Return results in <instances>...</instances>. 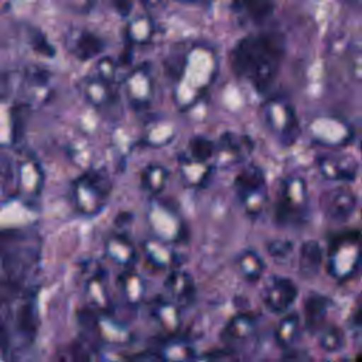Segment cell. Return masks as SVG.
<instances>
[{"label":"cell","instance_id":"6da1fadb","mask_svg":"<svg viewBox=\"0 0 362 362\" xmlns=\"http://www.w3.org/2000/svg\"><path fill=\"white\" fill-rule=\"evenodd\" d=\"M284 54V35L277 31H263L238 40L229 61L238 78L245 79L255 90L264 92L276 79Z\"/></svg>","mask_w":362,"mask_h":362},{"label":"cell","instance_id":"7a4b0ae2","mask_svg":"<svg viewBox=\"0 0 362 362\" xmlns=\"http://www.w3.org/2000/svg\"><path fill=\"white\" fill-rule=\"evenodd\" d=\"M165 72L173 81V99L182 112L191 109L214 85L218 55L211 45L194 44L187 51L168 55Z\"/></svg>","mask_w":362,"mask_h":362},{"label":"cell","instance_id":"3957f363","mask_svg":"<svg viewBox=\"0 0 362 362\" xmlns=\"http://www.w3.org/2000/svg\"><path fill=\"white\" fill-rule=\"evenodd\" d=\"M41 257L38 235L28 228L0 230V286L25 290L35 276Z\"/></svg>","mask_w":362,"mask_h":362},{"label":"cell","instance_id":"277c9868","mask_svg":"<svg viewBox=\"0 0 362 362\" xmlns=\"http://www.w3.org/2000/svg\"><path fill=\"white\" fill-rule=\"evenodd\" d=\"M49 72L40 66L0 69V96L27 103L45 100L49 93Z\"/></svg>","mask_w":362,"mask_h":362},{"label":"cell","instance_id":"5b68a950","mask_svg":"<svg viewBox=\"0 0 362 362\" xmlns=\"http://www.w3.org/2000/svg\"><path fill=\"white\" fill-rule=\"evenodd\" d=\"M308 188L304 178L288 175L281 181L274 221L281 228H296L305 223L308 216Z\"/></svg>","mask_w":362,"mask_h":362},{"label":"cell","instance_id":"8992f818","mask_svg":"<svg viewBox=\"0 0 362 362\" xmlns=\"http://www.w3.org/2000/svg\"><path fill=\"white\" fill-rule=\"evenodd\" d=\"M72 199L79 214L96 216L106 206L112 181L102 170H86L72 182Z\"/></svg>","mask_w":362,"mask_h":362},{"label":"cell","instance_id":"52a82bcc","mask_svg":"<svg viewBox=\"0 0 362 362\" xmlns=\"http://www.w3.org/2000/svg\"><path fill=\"white\" fill-rule=\"evenodd\" d=\"M359 270V232L348 230L331 240L327 272L338 283L351 280Z\"/></svg>","mask_w":362,"mask_h":362},{"label":"cell","instance_id":"ba28073f","mask_svg":"<svg viewBox=\"0 0 362 362\" xmlns=\"http://www.w3.org/2000/svg\"><path fill=\"white\" fill-rule=\"evenodd\" d=\"M263 116L272 134L284 147H290L300 136V124L294 106L283 98L270 99L263 107Z\"/></svg>","mask_w":362,"mask_h":362},{"label":"cell","instance_id":"9c48e42d","mask_svg":"<svg viewBox=\"0 0 362 362\" xmlns=\"http://www.w3.org/2000/svg\"><path fill=\"white\" fill-rule=\"evenodd\" d=\"M123 88L124 98L133 110L140 112L150 107L154 96V79L150 64L143 62L132 69L123 81Z\"/></svg>","mask_w":362,"mask_h":362},{"label":"cell","instance_id":"30bf717a","mask_svg":"<svg viewBox=\"0 0 362 362\" xmlns=\"http://www.w3.org/2000/svg\"><path fill=\"white\" fill-rule=\"evenodd\" d=\"M311 139L324 147H344L354 139V129L342 117L318 116L308 126Z\"/></svg>","mask_w":362,"mask_h":362},{"label":"cell","instance_id":"8fae6325","mask_svg":"<svg viewBox=\"0 0 362 362\" xmlns=\"http://www.w3.org/2000/svg\"><path fill=\"white\" fill-rule=\"evenodd\" d=\"M253 147L255 143L247 134L225 132L221 134L218 143H215L214 167L230 168L246 160L252 154Z\"/></svg>","mask_w":362,"mask_h":362},{"label":"cell","instance_id":"7c38bea8","mask_svg":"<svg viewBox=\"0 0 362 362\" xmlns=\"http://www.w3.org/2000/svg\"><path fill=\"white\" fill-rule=\"evenodd\" d=\"M147 221L156 235L154 238L170 245L182 242L185 232L184 223L168 206L160 202H153L147 214Z\"/></svg>","mask_w":362,"mask_h":362},{"label":"cell","instance_id":"4fadbf2b","mask_svg":"<svg viewBox=\"0 0 362 362\" xmlns=\"http://www.w3.org/2000/svg\"><path fill=\"white\" fill-rule=\"evenodd\" d=\"M297 284L283 276H272L263 290V303L274 314L286 313L297 300Z\"/></svg>","mask_w":362,"mask_h":362},{"label":"cell","instance_id":"5bb4252c","mask_svg":"<svg viewBox=\"0 0 362 362\" xmlns=\"http://www.w3.org/2000/svg\"><path fill=\"white\" fill-rule=\"evenodd\" d=\"M86 272L88 277L85 283V294L88 300V308H90L98 315L110 314L113 303L107 290L106 272L99 263H95V266L90 263V269Z\"/></svg>","mask_w":362,"mask_h":362},{"label":"cell","instance_id":"9a60e30c","mask_svg":"<svg viewBox=\"0 0 362 362\" xmlns=\"http://www.w3.org/2000/svg\"><path fill=\"white\" fill-rule=\"evenodd\" d=\"M320 174L328 181L354 182L358 177L359 164L348 154H325L317 158Z\"/></svg>","mask_w":362,"mask_h":362},{"label":"cell","instance_id":"2e32d148","mask_svg":"<svg viewBox=\"0 0 362 362\" xmlns=\"http://www.w3.org/2000/svg\"><path fill=\"white\" fill-rule=\"evenodd\" d=\"M358 206V197L354 191L339 187L325 191L321 197V208L327 218L344 222L352 216Z\"/></svg>","mask_w":362,"mask_h":362},{"label":"cell","instance_id":"e0dca14e","mask_svg":"<svg viewBox=\"0 0 362 362\" xmlns=\"http://www.w3.org/2000/svg\"><path fill=\"white\" fill-rule=\"evenodd\" d=\"M66 49L79 61H89L100 57L105 41L96 33L86 28H72L65 38Z\"/></svg>","mask_w":362,"mask_h":362},{"label":"cell","instance_id":"ac0fdd59","mask_svg":"<svg viewBox=\"0 0 362 362\" xmlns=\"http://www.w3.org/2000/svg\"><path fill=\"white\" fill-rule=\"evenodd\" d=\"M164 287L170 300L180 308L189 307L197 297V287L192 276L181 269H174L165 279Z\"/></svg>","mask_w":362,"mask_h":362},{"label":"cell","instance_id":"d6986e66","mask_svg":"<svg viewBox=\"0 0 362 362\" xmlns=\"http://www.w3.org/2000/svg\"><path fill=\"white\" fill-rule=\"evenodd\" d=\"M105 255L115 264L123 267L124 270L133 269L137 262V249L133 242L122 233H113L105 240Z\"/></svg>","mask_w":362,"mask_h":362},{"label":"cell","instance_id":"ffe728a7","mask_svg":"<svg viewBox=\"0 0 362 362\" xmlns=\"http://www.w3.org/2000/svg\"><path fill=\"white\" fill-rule=\"evenodd\" d=\"M23 188V165L0 154V204L16 197Z\"/></svg>","mask_w":362,"mask_h":362},{"label":"cell","instance_id":"44dd1931","mask_svg":"<svg viewBox=\"0 0 362 362\" xmlns=\"http://www.w3.org/2000/svg\"><path fill=\"white\" fill-rule=\"evenodd\" d=\"M143 255L150 267L156 270H170L177 264V255L170 243L157 238H148L143 242Z\"/></svg>","mask_w":362,"mask_h":362},{"label":"cell","instance_id":"7402d4cb","mask_svg":"<svg viewBox=\"0 0 362 362\" xmlns=\"http://www.w3.org/2000/svg\"><path fill=\"white\" fill-rule=\"evenodd\" d=\"M214 164L204 163L191 158L187 154H182L178 158V170L181 181L191 188H201L206 185L209 181L212 173H214Z\"/></svg>","mask_w":362,"mask_h":362},{"label":"cell","instance_id":"603a6c76","mask_svg":"<svg viewBox=\"0 0 362 362\" xmlns=\"http://www.w3.org/2000/svg\"><path fill=\"white\" fill-rule=\"evenodd\" d=\"M233 188L238 199L266 191V177L263 170L256 164L243 167L233 180Z\"/></svg>","mask_w":362,"mask_h":362},{"label":"cell","instance_id":"cb8c5ba5","mask_svg":"<svg viewBox=\"0 0 362 362\" xmlns=\"http://www.w3.org/2000/svg\"><path fill=\"white\" fill-rule=\"evenodd\" d=\"M117 287L127 305L139 307L144 301L147 284L144 277L136 270H123L117 279Z\"/></svg>","mask_w":362,"mask_h":362},{"label":"cell","instance_id":"d4e9b609","mask_svg":"<svg viewBox=\"0 0 362 362\" xmlns=\"http://www.w3.org/2000/svg\"><path fill=\"white\" fill-rule=\"evenodd\" d=\"M150 314L158 327L168 334L177 332L181 325V308L171 300L156 297L150 303Z\"/></svg>","mask_w":362,"mask_h":362},{"label":"cell","instance_id":"484cf974","mask_svg":"<svg viewBox=\"0 0 362 362\" xmlns=\"http://www.w3.org/2000/svg\"><path fill=\"white\" fill-rule=\"evenodd\" d=\"M154 21L147 11L127 17V23L124 25L126 40L132 45L148 44L154 35Z\"/></svg>","mask_w":362,"mask_h":362},{"label":"cell","instance_id":"4316f807","mask_svg":"<svg viewBox=\"0 0 362 362\" xmlns=\"http://www.w3.org/2000/svg\"><path fill=\"white\" fill-rule=\"evenodd\" d=\"M324 262V253L321 245L314 240L308 239L304 240L298 249V270L300 274L305 279H311L318 274Z\"/></svg>","mask_w":362,"mask_h":362},{"label":"cell","instance_id":"83f0119b","mask_svg":"<svg viewBox=\"0 0 362 362\" xmlns=\"http://www.w3.org/2000/svg\"><path fill=\"white\" fill-rule=\"evenodd\" d=\"M256 329V318L252 314L240 313L232 317L222 329L221 338L226 344H236L247 339Z\"/></svg>","mask_w":362,"mask_h":362},{"label":"cell","instance_id":"f1b7e54d","mask_svg":"<svg viewBox=\"0 0 362 362\" xmlns=\"http://www.w3.org/2000/svg\"><path fill=\"white\" fill-rule=\"evenodd\" d=\"M79 88L85 99L98 109L106 107L113 102L112 86L96 76H85L79 82Z\"/></svg>","mask_w":362,"mask_h":362},{"label":"cell","instance_id":"f546056e","mask_svg":"<svg viewBox=\"0 0 362 362\" xmlns=\"http://www.w3.org/2000/svg\"><path fill=\"white\" fill-rule=\"evenodd\" d=\"M331 300L320 293H311L304 301V318L310 331H315L324 322Z\"/></svg>","mask_w":362,"mask_h":362},{"label":"cell","instance_id":"4dcf8cb0","mask_svg":"<svg viewBox=\"0 0 362 362\" xmlns=\"http://www.w3.org/2000/svg\"><path fill=\"white\" fill-rule=\"evenodd\" d=\"M95 332L107 344H126L130 339V332L126 325L116 321L110 314L98 315Z\"/></svg>","mask_w":362,"mask_h":362},{"label":"cell","instance_id":"1f68e13d","mask_svg":"<svg viewBox=\"0 0 362 362\" xmlns=\"http://www.w3.org/2000/svg\"><path fill=\"white\" fill-rule=\"evenodd\" d=\"M236 266L240 276L247 283L259 281L266 270V263L263 257L253 249L242 250L236 257Z\"/></svg>","mask_w":362,"mask_h":362},{"label":"cell","instance_id":"d6a6232c","mask_svg":"<svg viewBox=\"0 0 362 362\" xmlns=\"http://www.w3.org/2000/svg\"><path fill=\"white\" fill-rule=\"evenodd\" d=\"M163 362H194L197 352L194 346L181 339L167 341L156 351Z\"/></svg>","mask_w":362,"mask_h":362},{"label":"cell","instance_id":"836d02e7","mask_svg":"<svg viewBox=\"0 0 362 362\" xmlns=\"http://www.w3.org/2000/svg\"><path fill=\"white\" fill-rule=\"evenodd\" d=\"M300 337V317L297 313L286 314L277 324L274 331L276 342L281 348H290Z\"/></svg>","mask_w":362,"mask_h":362},{"label":"cell","instance_id":"e575fe53","mask_svg":"<svg viewBox=\"0 0 362 362\" xmlns=\"http://www.w3.org/2000/svg\"><path fill=\"white\" fill-rule=\"evenodd\" d=\"M170 173L161 164H150L141 171V185L151 195H160L168 182Z\"/></svg>","mask_w":362,"mask_h":362},{"label":"cell","instance_id":"d590c367","mask_svg":"<svg viewBox=\"0 0 362 362\" xmlns=\"http://www.w3.org/2000/svg\"><path fill=\"white\" fill-rule=\"evenodd\" d=\"M235 13L243 20H249L255 24H262L274 11V4L270 1H250V3H235L232 6Z\"/></svg>","mask_w":362,"mask_h":362},{"label":"cell","instance_id":"8d00e7d4","mask_svg":"<svg viewBox=\"0 0 362 362\" xmlns=\"http://www.w3.org/2000/svg\"><path fill=\"white\" fill-rule=\"evenodd\" d=\"M174 139V127L171 122L157 119L146 127V141L153 147H163Z\"/></svg>","mask_w":362,"mask_h":362},{"label":"cell","instance_id":"74e56055","mask_svg":"<svg viewBox=\"0 0 362 362\" xmlns=\"http://www.w3.org/2000/svg\"><path fill=\"white\" fill-rule=\"evenodd\" d=\"M214 154H215V141L211 140L209 137L197 134L189 139L187 156H189L191 158L209 163V160L214 158Z\"/></svg>","mask_w":362,"mask_h":362},{"label":"cell","instance_id":"f35d334b","mask_svg":"<svg viewBox=\"0 0 362 362\" xmlns=\"http://www.w3.org/2000/svg\"><path fill=\"white\" fill-rule=\"evenodd\" d=\"M320 346L327 352H337L344 346L345 337L341 328L337 325H327L320 332Z\"/></svg>","mask_w":362,"mask_h":362},{"label":"cell","instance_id":"ab89813d","mask_svg":"<svg viewBox=\"0 0 362 362\" xmlns=\"http://www.w3.org/2000/svg\"><path fill=\"white\" fill-rule=\"evenodd\" d=\"M119 72V64L110 57V55H102L99 57L96 62V78L103 81L107 85H113L116 82Z\"/></svg>","mask_w":362,"mask_h":362},{"label":"cell","instance_id":"60d3db41","mask_svg":"<svg viewBox=\"0 0 362 362\" xmlns=\"http://www.w3.org/2000/svg\"><path fill=\"white\" fill-rule=\"evenodd\" d=\"M294 250V242L290 239H272L266 245V252L274 260H286Z\"/></svg>","mask_w":362,"mask_h":362},{"label":"cell","instance_id":"b9f144b4","mask_svg":"<svg viewBox=\"0 0 362 362\" xmlns=\"http://www.w3.org/2000/svg\"><path fill=\"white\" fill-rule=\"evenodd\" d=\"M361 41L359 38L355 40V44L351 47V55H349V66H351V75L355 81L361 79Z\"/></svg>","mask_w":362,"mask_h":362},{"label":"cell","instance_id":"7bdbcfd3","mask_svg":"<svg viewBox=\"0 0 362 362\" xmlns=\"http://www.w3.org/2000/svg\"><path fill=\"white\" fill-rule=\"evenodd\" d=\"M127 361L129 362H163V359L156 351H143V352L134 354Z\"/></svg>","mask_w":362,"mask_h":362},{"label":"cell","instance_id":"ee69618b","mask_svg":"<svg viewBox=\"0 0 362 362\" xmlns=\"http://www.w3.org/2000/svg\"><path fill=\"white\" fill-rule=\"evenodd\" d=\"M115 7H116V10L120 13L122 17L127 18V17L132 14V10H133L134 4L130 3V1H122V3H115Z\"/></svg>","mask_w":362,"mask_h":362}]
</instances>
